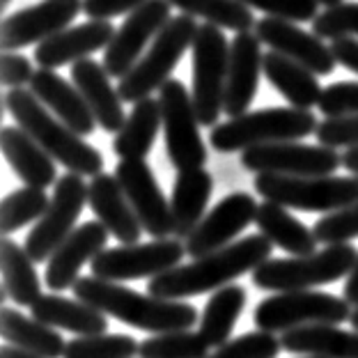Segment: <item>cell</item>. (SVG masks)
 <instances>
[{
	"mask_svg": "<svg viewBox=\"0 0 358 358\" xmlns=\"http://www.w3.org/2000/svg\"><path fill=\"white\" fill-rule=\"evenodd\" d=\"M340 3H345V0H320V5H324L329 10V7H336V5H340Z\"/></svg>",
	"mask_w": 358,
	"mask_h": 358,
	"instance_id": "51",
	"label": "cell"
},
{
	"mask_svg": "<svg viewBox=\"0 0 358 358\" xmlns=\"http://www.w3.org/2000/svg\"><path fill=\"white\" fill-rule=\"evenodd\" d=\"M255 191L264 200L299 211H322L324 216L347 209L358 202V175L338 177H287L257 175Z\"/></svg>",
	"mask_w": 358,
	"mask_h": 358,
	"instance_id": "7",
	"label": "cell"
},
{
	"mask_svg": "<svg viewBox=\"0 0 358 358\" xmlns=\"http://www.w3.org/2000/svg\"><path fill=\"white\" fill-rule=\"evenodd\" d=\"M170 7L173 5L168 0H148L122 21L115 37L103 51V69L108 71L110 78L122 80L136 67L145 46L157 39L159 32L173 19Z\"/></svg>",
	"mask_w": 358,
	"mask_h": 358,
	"instance_id": "14",
	"label": "cell"
},
{
	"mask_svg": "<svg viewBox=\"0 0 358 358\" xmlns=\"http://www.w3.org/2000/svg\"><path fill=\"white\" fill-rule=\"evenodd\" d=\"M246 306V289L241 285H227L211 294L205 313L200 317V336L209 347H223L230 343V336L237 327L239 317Z\"/></svg>",
	"mask_w": 358,
	"mask_h": 358,
	"instance_id": "33",
	"label": "cell"
},
{
	"mask_svg": "<svg viewBox=\"0 0 358 358\" xmlns=\"http://www.w3.org/2000/svg\"><path fill=\"white\" fill-rule=\"evenodd\" d=\"M282 343L268 331H253L230 340L218 347L207 358H275L280 354Z\"/></svg>",
	"mask_w": 358,
	"mask_h": 358,
	"instance_id": "39",
	"label": "cell"
},
{
	"mask_svg": "<svg viewBox=\"0 0 358 358\" xmlns=\"http://www.w3.org/2000/svg\"><path fill=\"white\" fill-rule=\"evenodd\" d=\"M280 343L294 356L358 358V331L340 327H301L285 333Z\"/></svg>",
	"mask_w": 358,
	"mask_h": 358,
	"instance_id": "32",
	"label": "cell"
},
{
	"mask_svg": "<svg viewBox=\"0 0 358 358\" xmlns=\"http://www.w3.org/2000/svg\"><path fill=\"white\" fill-rule=\"evenodd\" d=\"M161 127H164V113H161L159 99L148 96L134 103L127 124L113 141V152L117 154L120 161H145L154 148Z\"/></svg>",
	"mask_w": 358,
	"mask_h": 358,
	"instance_id": "31",
	"label": "cell"
},
{
	"mask_svg": "<svg viewBox=\"0 0 358 358\" xmlns=\"http://www.w3.org/2000/svg\"><path fill=\"white\" fill-rule=\"evenodd\" d=\"M141 358H207L209 345L200 333L173 331L159 333L154 338H145L138 347Z\"/></svg>",
	"mask_w": 358,
	"mask_h": 358,
	"instance_id": "37",
	"label": "cell"
},
{
	"mask_svg": "<svg viewBox=\"0 0 358 358\" xmlns=\"http://www.w3.org/2000/svg\"><path fill=\"white\" fill-rule=\"evenodd\" d=\"M37 69H32L30 60L21 53H3L0 58V83L10 90L30 85Z\"/></svg>",
	"mask_w": 358,
	"mask_h": 358,
	"instance_id": "45",
	"label": "cell"
},
{
	"mask_svg": "<svg viewBox=\"0 0 358 358\" xmlns=\"http://www.w3.org/2000/svg\"><path fill=\"white\" fill-rule=\"evenodd\" d=\"M358 259L352 243H331L313 255L271 257L253 271V285L266 292H301L347 278Z\"/></svg>",
	"mask_w": 358,
	"mask_h": 358,
	"instance_id": "5",
	"label": "cell"
},
{
	"mask_svg": "<svg viewBox=\"0 0 358 358\" xmlns=\"http://www.w3.org/2000/svg\"><path fill=\"white\" fill-rule=\"evenodd\" d=\"M264 76L287 99L292 108L310 110L322 99L324 90L313 71L275 51L264 53Z\"/></svg>",
	"mask_w": 358,
	"mask_h": 358,
	"instance_id": "29",
	"label": "cell"
},
{
	"mask_svg": "<svg viewBox=\"0 0 358 358\" xmlns=\"http://www.w3.org/2000/svg\"><path fill=\"white\" fill-rule=\"evenodd\" d=\"M313 32L322 39L358 37V3H340L317 14L313 21Z\"/></svg>",
	"mask_w": 358,
	"mask_h": 358,
	"instance_id": "40",
	"label": "cell"
},
{
	"mask_svg": "<svg viewBox=\"0 0 358 358\" xmlns=\"http://www.w3.org/2000/svg\"><path fill=\"white\" fill-rule=\"evenodd\" d=\"M108 234L110 232L99 221H87L83 225H78L46 262L44 280L48 285V289L62 292L74 287L80 266L85 262H92L108 246Z\"/></svg>",
	"mask_w": 358,
	"mask_h": 358,
	"instance_id": "20",
	"label": "cell"
},
{
	"mask_svg": "<svg viewBox=\"0 0 358 358\" xmlns=\"http://www.w3.org/2000/svg\"><path fill=\"white\" fill-rule=\"evenodd\" d=\"M30 317L46 327L71 331L76 336H101L108 331V320L85 301L64 299L58 294H42L35 306H30Z\"/></svg>",
	"mask_w": 358,
	"mask_h": 358,
	"instance_id": "26",
	"label": "cell"
},
{
	"mask_svg": "<svg viewBox=\"0 0 358 358\" xmlns=\"http://www.w3.org/2000/svg\"><path fill=\"white\" fill-rule=\"evenodd\" d=\"M349 322H352L354 331H358V308H356V310L352 313V320H349Z\"/></svg>",
	"mask_w": 358,
	"mask_h": 358,
	"instance_id": "52",
	"label": "cell"
},
{
	"mask_svg": "<svg viewBox=\"0 0 358 358\" xmlns=\"http://www.w3.org/2000/svg\"><path fill=\"white\" fill-rule=\"evenodd\" d=\"M90 198V186H85L83 177L67 173L55 184L51 205L46 214L35 223V227L26 237V250L35 264L48 262L58 246L76 230V221Z\"/></svg>",
	"mask_w": 358,
	"mask_h": 358,
	"instance_id": "12",
	"label": "cell"
},
{
	"mask_svg": "<svg viewBox=\"0 0 358 358\" xmlns=\"http://www.w3.org/2000/svg\"><path fill=\"white\" fill-rule=\"evenodd\" d=\"M83 12V0H39L3 19L0 48L16 53L30 44H42L48 37L67 30V26Z\"/></svg>",
	"mask_w": 358,
	"mask_h": 358,
	"instance_id": "15",
	"label": "cell"
},
{
	"mask_svg": "<svg viewBox=\"0 0 358 358\" xmlns=\"http://www.w3.org/2000/svg\"><path fill=\"white\" fill-rule=\"evenodd\" d=\"M184 255L186 243L179 239H154L148 243L106 248L90 262V268H92L94 278L110 282L157 278L182 264Z\"/></svg>",
	"mask_w": 358,
	"mask_h": 358,
	"instance_id": "11",
	"label": "cell"
},
{
	"mask_svg": "<svg viewBox=\"0 0 358 358\" xmlns=\"http://www.w3.org/2000/svg\"><path fill=\"white\" fill-rule=\"evenodd\" d=\"M313 232L320 243H349V239L358 237V202L347 209L333 211V214L322 216L313 225Z\"/></svg>",
	"mask_w": 358,
	"mask_h": 358,
	"instance_id": "41",
	"label": "cell"
},
{
	"mask_svg": "<svg viewBox=\"0 0 358 358\" xmlns=\"http://www.w3.org/2000/svg\"><path fill=\"white\" fill-rule=\"evenodd\" d=\"M138 345L127 333H101V336H80L67 343L64 358H131Z\"/></svg>",
	"mask_w": 358,
	"mask_h": 358,
	"instance_id": "38",
	"label": "cell"
},
{
	"mask_svg": "<svg viewBox=\"0 0 358 358\" xmlns=\"http://www.w3.org/2000/svg\"><path fill=\"white\" fill-rule=\"evenodd\" d=\"M0 358H39V356H32L28 352H21V349H16V347H3V352H0Z\"/></svg>",
	"mask_w": 358,
	"mask_h": 358,
	"instance_id": "50",
	"label": "cell"
},
{
	"mask_svg": "<svg viewBox=\"0 0 358 358\" xmlns=\"http://www.w3.org/2000/svg\"><path fill=\"white\" fill-rule=\"evenodd\" d=\"M0 336L10 343V347L39 358H64L67 349V343L58 331L7 306L0 313Z\"/></svg>",
	"mask_w": 358,
	"mask_h": 358,
	"instance_id": "28",
	"label": "cell"
},
{
	"mask_svg": "<svg viewBox=\"0 0 358 358\" xmlns=\"http://www.w3.org/2000/svg\"><path fill=\"white\" fill-rule=\"evenodd\" d=\"M320 122L310 110L299 108H262V110H248L239 117H232L221 122L211 129L209 143L211 148L221 154L243 152L257 145H271V143H296L301 138H308L317 134Z\"/></svg>",
	"mask_w": 358,
	"mask_h": 358,
	"instance_id": "4",
	"label": "cell"
},
{
	"mask_svg": "<svg viewBox=\"0 0 358 358\" xmlns=\"http://www.w3.org/2000/svg\"><path fill=\"white\" fill-rule=\"evenodd\" d=\"M317 108L327 120L358 115V80H338L327 85Z\"/></svg>",
	"mask_w": 358,
	"mask_h": 358,
	"instance_id": "43",
	"label": "cell"
},
{
	"mask_svg": "<svg viewBox=\"0 0 358 358\" xmlns=\"http://www.w3.org/2000/svg\"><path fill=\"white\" fill-rule=\"evenodd\" d=\"M211 191H214V177L205 168L177 173L173 184V198H170L177 239L186 241L195 227L202 223V218L207 216L205 209L209 205Z\"/></svg>",
	"mask_w": 358,
	"mask_h": 358,
	"instance_id": "27",
	"label": "cell"
},
{
	"mask_svg": "<svg viewBox=\"0 0 358 358\" xmlns=\"http://www.w3.org/2000/svg\"><path fill=\"white\" fill-rule=\"evenodd\" d=\"M227 64H230V44L223 28L205 26L198 28L193 42V106L200 127L218 124L225 101Z\"/></svg>",
	"mask_w": 358,
	"mask_h": 358,
	"instance_id": "9",
	"label": "cell"
},
{
	"mask_svg": "<svg viewBox=\"0 0 358 358\" xmlns=\"http://www.w3.org/2000/svg\"><path fill=\"white\" fill-rule=\"evenodd\" d=\"M30 92L51 108L60 122H64L71 131L78 136H92L96 129V120L85 103L83 94L74 83H67L53 69H37L30 80Z\"/></svg>",
	"mask_w": 358,
	"mask_h": 358,
	"instance_id": "24",
	"label": "cell"
},
{
	"mask_svg": "<svg viewBox=\"0 0 358 358\" xmlns=\"http://www.w3.org/2000/svg\"><path fill=\"white\" fill-rule=\"evenodd\" d=\"M352 303L327 292H278L259 301L253 322L257 331H294L301 327H340L352 320Z\"/></svg>",
	"mask_w": 358,
	"mask_h": 358,
	"instance_id": "8",
	"label": "cell"
},
{
	"mask_svg": "<svg viewBox=\"0 0 358 358\" xmlns=\"http://www.w3.org/2000/svg\"><path fill=\"white\" fill-rule=\"evenodd\" d=\"M71 83L83 94L96 124L108 134H120L122 127L127 124L124 106H122L124 101H122L117 87L110 85V76L103 69V64L94 62L92 58L71 64Z\"/></svg>",
	"mask_w": 358,
	"mask_h": 358,
	"instance_id": "22",
	"label": "cell"
},
{
	"mask_svg": "<svg viewBox=\"0 0 358 358\" xmlns=\"http://www.w3.org/2000/svg\"><path fill=\"white\" fill-rule=\"evenodd\" d=\"M306 358H322V356H306Z\"/></svg>",
	"mask_w": 358,
	"mask_h": 358,
	"instance_id": "54",
	"label": "cell"
},
{
	"mask_svg": "<svg viewBox=\"0 0 358 358\" xmlns=\"http://www.w3.org/2000/svg\"><path fill=\"white\" fill-rule=\"evenodd\" d=\"M182 14H189L193 19H205L211 26H218L232 32H250L255 28V16L250 14L241 0H168Z\"/></svg>",
	"mask_w": 358,
	"mask_h": 358,
	"instance_id": "35",
	"label": "cell"
},
{
	"mask_svg": "<svg viewBox=\"0 0 358 358\" xmlns=\"http://www.w3.org/2000/svg\"><path fill=\"white\" fill-rule=\"evenodd\" d=\"M250 10L280 21H315L320 14V0H241Z\"/></svg>",
	"mask_w": 358,
	"mask_h": 358,
	"instance_id": "42",
	"label": "cell"
},
{
	"mask_svg": "<svg viewBox=\"0 0 358 358\" xmlns=\"http://www.w3.org/2000/svg\"><path fill=\"white\" fill-rule=\"evenodd\" d=\"M48 205H51V198L44 189L23 186V189L12 191L10 195H5L3 205H0V230L5 237H10L12 232L21 230L28 223L39 221L46 214Z\"/></svg>",
	"mask_w": 358,
	"mask_h": 358,
	"instance_id": "36",
	"label": "cell"
},
{
	"mask_svg": "<svg viewBox=\"0 0 358 358\" xmlns=\"http://www.w3.org/2000/svg\"><path fill=\"white\" fill-rule=\"evenodd\" d=\"M3 110L12 113L16 127H21L32 141L39 143L48 157L58 161L69 173L80 177H96L103 170L101 152L83 141V136L48 115L46 106L26 87L10 90L3 96Z\"/></svg>",
	"mask_w": 358,
	"mask_h": 358,
	"instance_id": "3",
	"label": "cell"
},
{
	"mask_svg": "<svg viewBox=\"0 0 358 358\" xmlns=\"http://www.w3.org/2000/svg\"><path fill=\"white\" fill-rule=\"evenodd\" d=\"M195 19L189 14H177L170 23L157 35L150 51L138 60L136 67L120 80L117 92L124 103H138L154 92L161 90L168 80L173 69L184 58V53L193 48L195 35H198Z\"/></svg>",
	"mask_w": 358,
	"mask_h": 358,
	"instance_id": "6",
	"label": "cell"
},
{
	"mask_svg": "<svg viewBox=\"0 0 358 358\" xmlns=\"http://www.w3.org/2000/svg\"><path fill=\"white\" fill-rule=\"evenodd\" d=\"M117 28L110 21H85L80 26H71L58 35L48 37L46 42L37 44L35 62L42 69H58L64 64H76L87 60L96 51H106L110 39L115 37Z\"/></svg>",
	"mask_w": 358,
	"mask_h": 358,
	"instance_id": "21",
	"label": "cell"
},
{
	"mask_svg": "<svg viewBox=\"0 0 358 358\" xmlns=\"http://www.w3.org/2000/svg\"><path fill=\"white\" fill-rule=\"evenodd\" d=\"M148 0H83V12L90 21H110L115 16H129Z\"/></svg>",
	"mask_w": 358,
	"mask_h": 358,
	"instance_id": "46",
	"label": "cell"
},
{
	"mask_svg": "<svg viewBox=\"0 0 358 358\" xmlns=\"http://www.w3.org/2000/svg\"><path fill=\"white\" fill-rule=\"evenodd\" d=\"M255 35L271 51L303 64L315 76H329L338 67V60L333 55L331 46L324 44V39L317 37L313 30L308 32L292 21L264 16V19L255 23Z\"/></svg>",
	"mask_w": 358,
	"mask_h": 358,
	"instance_id": "18",
	"label": "cell"
},
{
	"mask_svg": "<svg viewBox=\"0 0 358 358\" xmlns=\"http://www.w3.org/2000/svg\"><path fill=\"white\" fill-rule=\"evenodd\" d=\"M259 74H264L262 42L255 32H239L230 44V64H227V83L223 113L227 117H239L248 113L255 101Z\"/></svg>",
	"mask_w": 358,
	"mask_h": 358,
	"instance_id": "19",
	"label": "cell"
},
{
	"mask_svg": "<svg viewBox=\"0 0 358 358\" xmlns=\"http://www.w3.org/2000/svg\"><path fill=\"white\" fill-rule=\"evenodd\" d=\"M259 205L250 193H230L202 218V223L186 239V255L193 259L205 257L214 250L230 246L232 239L241 234L250 223H255Z\"/></svg>",
	"mask_w": 358,
	"mask_h": 358,
	"instance_id": "17",
	"label": "cell"
},
{
	"mask_svg": "<svg viewBox=\"0 0 358 358\" xmlns=\"http://www.w3.org/2000/svg\"><path fill=\"white\" fill-rule=\"evenodd\" d=\"M255 225L259 234L273 243V246L282 248L285 253L292 257H303L317 253V237L310 227H306L296 216H292L287 207H280L275 202H262L257 209Z\"/></svg>",
	"mask_w": 358,
	"mask_h": 358,
	"instance_id": "30",
	"label": "cell"
},
{
	"mask_svg": "<svg viewBox=\"0 0 358 358\" xmlns=\"http://www.w3.org/2000/svg\"><path fill=\"white\" fill-rule=\"evenodd\" d=\"M10 3H12V0H0V7H3V10H7V7H10Z\"/></svg>",
	"mask_w": 358,
	"mask_h": 358,
	"instance_id": "53",
	"label": "cell"
},
{
	"mask_svg": "<svg viewBox=\"0 0 358 358\" xmlns=\"http://www.w3.org/2000/svg\"><path fill=\"white\" fill-rule=\"evenodd\" d=\"M317 141L327 148H358V115L352 117H331L320 122L317 127Z\"/></svg>",
	"mask_w": 358,
	"mask_h": 358,
	"instance_id": "44",
	"label": "cell"
},
{
	"mask_svg": "<svg viewBox=\"0 0 358 358\" xmlns=\"http://www.w3.org/2000/svg\"><path fill=\"white\" fill-rule=\"evenodd\" d=\"M71 292L78 301H85L106 317H113V320L129 324L134 329L154 333V336L189 331L200 320L195 306L186 303V301H168L152 294H141V292L129 289L120 282L101 280L94 275L78 278Z\"/></svg>",
	"mask_w": 358,
	"mask_h": 358,
	"instance_id": "2",
	"label": "cell"
},
{
	"mask_svg": "<svg viewBox=\"0 0 358 358\" xmlns=\"http://www.w3.org/2000/svg\"><path fill=\"white\" fill-rule=\"evenodd\" d=\"M273 248L275 246L264 234H250L221 250L193 259L191 264H179L152 278L148 282V294L182 301L205 294V292H218L221 287H227V282L237 280L248 271H255L259 264L271 259Z\"/></svg>",
	"mask_w": 358,
	"mask_h": 358,
	"instance_id": "1",
	"label": "cell"
},
{
	"mask_svg": "<svg viewBox=\"0 0 358 358\" xmlns=\"http://www.w3.org/2000/svg\"><path fill=\"white\" fill-rule=\"evenodd\" d=\"M0 266H3V282L14 303L35 306L39 296H42V282H39L35 262L28 255L26 246H19L14 239L3 237V243H0Z\"/></svg>",
	"mask_w": 358,
	"mask_h": 358,
	"instance_id": "34",
	"label": "cell"
},
{
	"mask_svg": "<svg viewBox=\"0 0 358 358\" xmlns=\"http://www.w3.org/2000/svg\"><path fill=\"white\" fill-rule=\"evenodd\" d=\"M115 177L145 232L154 239H168V234H175L170 202L145 161H120Z\"/></svg>",
	"mask_w": 358,
	"mask_h": 358,
	"instance_id": "16",
	"label": "cell"
},
{
	"mask_svg": "<svg viewBox=\"0 0 358 358\" xmlns=\"http://www.w3.org/2000/svg\"><path fill=\"white\" fill-rule=\"evenodd\" d=\"M0 148H3L5 161L12 166L16 177L26 182V186L48 189L51 184H58V170L53 159L21 127H3Z\"/></svg>",
	"mask_w": 358,
	"mask_h": 358,
	"instance_id": "25",
	"label": "cell"
},
{
	"mask_svg": "<svg viewBox=\"0 0 358 358\" xmlns=\"http://www.w3.org/2000/svg\"><path fill=\"white\" fill-rule=\"evenodd\" d=\"M343 168L352 175H358V148H352L343 154Z\"/></svg>",
	"mask_w": 358,
	"mask_h": 358,
	"instance_id": "49",
	"label": "cell"
},
{
	"mask_svg": "<svg viewBox=\"0 0 358 358\" xmlns=\"http://www.w3.org/2000/svg\"><path fill=\"white\" fill-rule=\"evenodd\" d=\"M241 166L257 175L322 177L336 173L343 166V157L327 145L271 143L243 150Z\"/></svg>",
	"mask_w": 358,
	"mask_h": 358,
	"instance_id": "13",
	"label": "cell"
},
{
	"mask_svg": "<svg viewBox=\"0 0 358 358\" xmlns=\"http://www.w3.org/2000/svg\"><path fill=\"white\" fill-rule=\"evenodd\" d=\"M331 51L336 55L338 64H343L345 69L358 74V39H354V37L336 39V42L331 44Z\"/></svg>",
	"mask_w": 358,
	"mask_h": 358,
	"instance_id": "47",
	"label": "cell"
},
{
	"mask_svg": "<svg viewBox=\"0 0 358 358\" xmlns=\"http://www.w3.org/2000/svg\"><path fill=\"white\" fill-rule=\"evenodd\" d=\"M90 186V209L94 211L99 223L106 225L113 237L124 246L131 243H141V234L145 232L141 221H138L136 211L131 207V202L122 191V186L117 182L115 175H96L92 177Z\"/></svg>",
	"mask_w": 358,
	"mask_h": 358,
	"instance_id": "23",
	"label": "cell"
},
{
	"mask_svg": "<svg viewBox=\"0 0 358 358\" xmlns=\"http://www.w3.org/2000/svg\"><path fill=\"white\" fill-rule=\"evenodd\" d=\"M164 113V136L168 159L177 173L198 170L207 164V145L200 136V120L195 115L193 94L182 80L170 78L159 90Z\"/></svg>",
	"mask_w": 358,
	"mask_h": 358,
	"instance_id": "10",
	"label": "cell"
},
{
	"mask_svg": "<svg viewBox=\"0 0 358 358\" xmlns=\"http://www.w3.org/2000/svg\"><path fill=\"white\" fill-rule=\"evenodd\" d=\"M345 299L349 301L352 306L358 308V259L352 268V273L347 275V282H345Z\"/></svg>",
	"mask_w": 358,
	"mask_h": 358,
	"instance_id": "48",
	"label": "cell"
}]
</instances>
